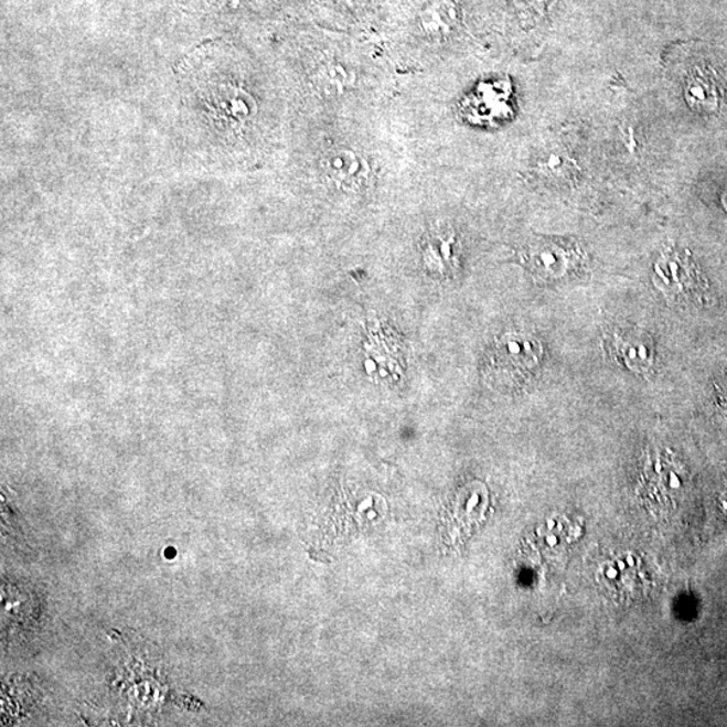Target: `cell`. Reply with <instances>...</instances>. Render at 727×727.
<instances>
[{
  "instance_id": "cell-1",
  "label": "cell",
  "mask_w": 727,
  "mask_h": 727,
  "mask_svg": "<svg viewBox=\"0 0 727 727\" xmlns=\"http://www.w3.org/2000/svg\"><path fill=\"white\" fill-rule=\"evenodd\" d=\"M653 284L671 301L701 302L706 298L707 284L689 255L667 250L655 263Z\"/></svg>"
},
{
  "instance_id": "cell-2",
  "label": "cell",
  "mask_w": 727,
  "mask_h": 727,
  "mask_svg": "<svg viewBox=\"0 0 727 727\" xmlns=\"http://www.w3.org/2000/svg\"><path fill=\"white\" fill-rule=\"evenodd\" d=\"M541 357L539 341L522 333L501 338L489 356L492 375L506 386L527 382L539 366Z\"/></svg>"
},
{
  "instance_id": "cell-3",
  "label": "cell",
  "mask_w": 727,
  "mask_h": 727,
  "mask_svg": "<svg viewBox=\"0 0 727 727\" xmlns=\"http://www.w3.org/2000/svg\"><path fill=\"white\" fill-rule=\"evenodd\" d=\"M523 260L536 278L557 280L576 270L580 255L579 250L568 243L536 239L524 249Z\"/></svg>"
},
{
  "instance_id": "cell-4",
  "label": "cell",
  "mask_w": 727,
  "mask_h": 727,
  "mask_svg": "<svg viewBox=\"0 0 727 727\" xmlns=\"http://www.w3.org/2000/svg\"><path fill=\"white\" fill-rule=\"evenodd\" d=\"M322 170L330 180L345 191H357L368 182L372 169L368 160L350 149L328 152L322 160Z\"/></svg>"
},
{
  "instance_id": "cell-5",
  "label": "cell",
  "mask_w": 727,
  "mask_h": 727,
  "mask_svg": "<svg viewBox=\"0 0 727 727\" xmlns=\"http://www.w3.org/2000/svg\"><path fill=\"white\" fill-rule=\"evenodd\" d=\"M610 344L616 359L637 374H646L655 363V345L645 333L614 334Z\"/></svg>"
},
{
  "instance_id": "cell-6",
  "label": "cell",
  "mask_w": 727,
  "mask_h": 727,
  "mask_svg": "<svg viewBox=\"0 0 727 727\" xmlns=\"http://www.w3.org/2000/svg\"><path fill=\"white\" fill-rule=\"evenodd\" d=\"M461 9L455 0H434L419 14L421 32L432 41H443L460 26Z\"/></svg>"
},
{
  "instance_id": "cell-7",
  "label": "cell",
  "mask_w": 727,
  "mask_h": 727,
  "mask_svg": "<svg viewBox=\"0 0 727 727\" xmlns=\"http://www.w3.org/2000/svg\"><path fill=\"white\" fill-rule=\"evenodd\" d=\"M686 99L698 111H716L723 100V87L716 72L708 68H695L684 84Z\"/></svg>"
},
{
  "instance_id": "cell-8",
  "label": "cell",
  "mask_w": 727,
  "mask_h": 727,
  "mask_svg": "<svg viewBox=\"0 0 727 727\" xmlns=\"http://www.w3.org/2000/svg\"><path fill=\"white\" fill-rule=\"evenodd\" d=\"M314 81L322 95L338 97L352 87L356 82V75L342 64L329 63L321 66Z\"/></svg>"
},
{
  "instance_id": "cell-9",
  "label": "cell",
  "mask_w": 727,
  "mask_h": 727,
  "mask_svg": "<svg viewBox=\"0 0 727 727\" xmlns=\"http://www.w3.org/2000/svg\"><path fill=\"white\" fill-rule=\"evenodd\" d=\"M455 235L449 231L437 232L427 242L425 249L426 265L434 270L448 272L453 267Z\"/></svg>"
},
{
  "instance_id": "cell-10",
  "label": "cell",
  "mask_w": 727,
  "mask_h": 727,
  "mask_svg": "<svg viewBox=\"0 0 727 727\" xmlns=\"http://www.w3.org/2000/svg\"><path fill=\"white\" fill-rule=\"evenodd\" d=\"M536 170L548 179L568 180L576 173V163L559 149L548 150L537 158Z\"/></svg>"
},
{
  "instance_id": "cell-11",
  "label": "cell",
  "mask_w": 727,
  "mask_h": 727,
  "mask_svg": "<svg viewBox=\"0 0 727 727\" xmlns=\"http://www.w3.org/2000/svg\"><path fill=\"white\" fill-rule=\"evenodd\" d=\"M189 10L203 12V14H225L244 9L246 0H180Z\"/></svg>"
},
{
  "instance_id": "cell-12",
  "label": "cell",
  "mask_w": 727,
  "mask_h": 727,
  "mask_svg": "<svg viewBox=\"0 0 727 727\" xmlns=\"http://www.w3.org/2000/svg\"><path fill=\"white\" fill-rule=\"evenodd\" d=\"M553 0H513V4L524 20L537 21L547 15Z\"/></svg>"
},
{
  "instance_id": "cell-13",
  "label": "cell",
  "mask_w": 727,
  "mask_h": 727,
  "mask_svg": "<svg viewBox=\"0 0 727 727\" xmlns=\"http://www.w3.org/2000/svg\"><path fill=\"white\" fill-rule=\"evenodd\" d=\"M720 403L727 408V377L717 387Z\"/></svg>"
},
{
  "instance_id": "cell-14",
  "label": "cell",
  "mask_w": 727,
  "mask_h": 727,
  "mask_svg": "<svg viewBox=\"0 0 727 727\" xmlns=\"http://www.w3.org/2000/svg\"><path fill=\"white\" fill-rule=\"evenodd\" d=\"M344 2H345L348 6H353V4H356V2H359V0H344Z\"/></svg>"
}]
</instances>
